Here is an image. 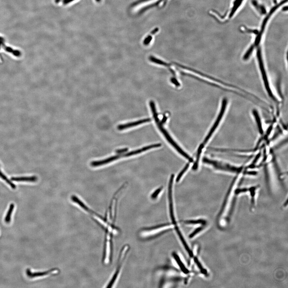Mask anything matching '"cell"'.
Listing matches in <instances>:
<instances>
[{
	"label": "cell",
	"instance_id": "1",
	"mask_svg": "<svg viewBox=\"0 0 288 288\" xmlns=\"http://www.w3.org/2000/svg\"><path fill=\"white\" fill-rule=\"evenodd\" d=\"M149 105L155 122L157 123V126H158V128H159L160 131L164 135V136L166 138V140L168 141V142L170 143L173 146L174 148L176 150V151L180 154H181L185 158L188 160L189 161H190V162H193V159H192L191 157L190 156H189L181 148H180V147L172 139L171 137L170 136V135L168 134V133L166 130V129L163 127V124H162V122L159 120V117H158V113H157V110H156V107H155V105L154 102L152 101H151L150 102Z\"/></svg>",
	"mask_w": 288,
	"mask_h": 288
},
{
	"label": "cell",
	"instance_id": "2",
	"mask_svg": "<svg viewBox=\"0 0 288 288\" xmlns=\"http://www.w3.org/2000/svg\"><path fill=\"white\" fill-rule=\"evenodd\" d=\"M71 200L72 202L77 204L79 207H81V209L84 210L85 212L88 214V215H90L91 217L93 218L94 220H95L97 223L99 224L100 225L103 227V228L105 229L107 226V223L106 220H105L103 218H102L101 216L95 212L94 211H93L91 209H89L82 202L81 200L79 198L75 195L71 196Z\"/></svg>",
	"mask_w": 288,
	"mask_h": 288
},
{
	"label": "cell",
	"instance_id": "3",
	"mask_svg": "<svg viewBox=\"0 0 288 288\" xmlns=\"http://www.w3.org/2000/svg\"><path fill=\"white\" fill-rule=\"evenodd\" d=\"M257 57L259 67H260V72H261V74H262V78L263 79V82H264V86H265V88L266 89V91L268 93L269 97L274 101H277V100L276 98L274 95L271 90V89L270 88V87L268 78H267V75H266V71H265V69H264V64H263V61H262V60L261 51H260V49H259L257 50Z\"/></svg>",
	"mask_w": 288,
	"mask_h": 288
},
{
	"label": "cell",
	"instance_id": "4",
	"mask_svg": "<svg viewBox=\"0 0 288 288\" xmlns=\"http://www.w3.org/2000/svg\"><path fill=\"white\" fill-rule=\"evenodd\" d=\"M128 246H125L124 247L122 248L121 252L120 253V257H119V260H118V266L115 272L113 277L110 281V282L107 284V288L112 287L113 285H115V283L116 282L117 279L118 278L119 273L120 270V268L122 266V264L124 261V257L126 255L128 249Z\"/></svg>",
	"mask_w": 288,
	"mask_h": 288
},
{
	"label": "cell",
	"instance_id": "5",
	"mask_svg": "<svg viewBox=\"0 0 288 288\" xmlns=\"http://www.w3.org/2000/svg\"><path fill=\"white\" fill-rule=\"evenodd\" d=\"M227 100L226 98H224L223 99V100L222 101V103L221 107V109H220V112H219V114L218 117H217V118H216V121H215V123L213 124V126H212V128L211 130H210V132H209V133L208 134V135L206 137V139H205V141H204V142L202 144L204 146V145L208 141L209 138H210V137H211V135L214 132V130L216 129V128L218 124H219V123H220V121L221 120L222 118V116H223L224 114V112H225L226 109V105H227Z\"/></svg>",
	"mask_w": 288,
	"mask_h": 288
},
{
	"label": "cell",
	"instance_id": "6",
	"mask_svg": "<svg viewBox=\"0 0 288 288\" xmlns=\"http://www.w3.org/2000/svg\"><path fill=\"white\" fill-rule=\"evenodd\" d=\"M174 178V175L172 174L170 176L169 184H168V196L170 217H171V220H172V222L175 224V218H174V214L173 201H172V188Z\"/></svg>",
	"mask_w": 288,
	"mask_h": 288
},
{
	"label": "cell",
	"instance_id": "7",
	"mask_svg": "<svg viewBox=\"0 0 288 288\" xmlns=\"http://www.w3.org/2000/svg\"><path fill=\"white\" fill-rule=\"evenodd\" d=\"M151 121V119H150V118H146V119L138 120V121H135V122H128V123H125V124H119V125H118L117 126V129L119 130H124L129 128H130L139 125V124L146 123V122H149Z\"/></svg>",
	"mask_w": 288,
	"mask_h": 288
},
{
	"label": "cell",
	"instance_id": "8",
	"mask_svg": "<svg viewBox=\"0 0 288 288\" xmlns=\"http://www.w3.org/2000/svg\"><path fill=\"white\" fill-rule=\"evenodd\" d=\"M59 270L58 269H53L50 270L49 271L43 272H34L32 273L29 269L26 270V274L28 277L33 278L39 277L44 276L50 274H57L59 273Z\"/></svg>",
	"mask_w": 288,
	"mask_h": 288
},
{
	"label": "cell",
	"instance_id": "9",
	"mask_svg": "<svg viewBox=\"0 0 288 288\" xmlns=\"http://www.w3.org/2000/svg\"><path fill=\"white\" fill-rule=\"evenodd\" d=\"M168 1V0H159V1L156 2V3H155L151 4V5H150L148 6V7L144 8L140 12V13H141H141H142L143 12H145V11H147V10L149 9H151L152 8L155 7L164 5L166 4V2Z\"/></svg>",
	"mask_w": 288,
	"mask_h": 288
},
{
	"label": "cell",
	"instance_id": "10",
	"mask_svg": "<svg viewBox=\"0 0 288 288\" xmlns=\"http://www.w3.org/2000/svg\"><path fill=\"white\" fill-rule=\"evenodd\" d=\"M37 179V177H36V176L12 177L11 178V180L14 181L34 182L36 181Z\"/></svg>",
	"mask_w": 288,
	"mask_h": 288
},
{
	"label": "cell",
	"instance_id": "11",
	"mask_svg": "<svg viewBox=\"0 0 288 288\" xmlns=\"http://www.w3.org/2000/svg\"><path fill=\"white\" fill-rule=\"evenodd\" d=\"M173 256L174 257V259L176 261L178 264L179 265V266L180 267L181 269V270L184 273L187 274L189 273V270L187 269L186 267L185 266L184 264L182 262L181 259H180L179 257L175 253H173Z\"/></svg>",
	"mask_w": 288,
	"mask_h": 288
},
{
	"label": "cell",
	"instance_id": "12",
	"mask_svg": "<svg viewBox=\"0 0 288 288\" xmlns=\"http://www.w3.org/2000/svg\"><path fill=\"white\" fill-rule=\"evenodd\" d=\"M149 59L150 61L151 62H153V63L162 65V66L168 67V68L170 67V65H171L170 64H168V63H166V62H164V61H161L160 59H157V58H155L153 56H150L149 58Z\"/></svg>",
	"mask_w": 288,
	"mask_h": 288
},
{
	"label": "cell",
	"instance_id": "13",
	"mask_svg": "<svg viewBox=\"0 0 288 288\" xmlns=\"http://www.w3.org/2000/svg\"><path fill=\"white\" fill-rule=\"evenodd\" d=\"M253 113L255 120L257 121V125L259 128V131H260V133H262L263 130H262V124H261V120H260V116H259V113H258V111L254 109L253 110Z\"/></svg>",
	"mask_w": 288,
	"mask_h": 288
},
{
	"label": "cell",
	"instance_id": "14",
	"mask_svg": "<svg viewBox=\"0 0 288 288\" xmlns=\"http://www.w3.org/2000/svg\"><path fill=\"white\" fill-rule=\"evenodd\" d=\"M14 207H15V205L13 203L10 205L9 208L5 218V221L7 223H9L11 221V216L12 213H13V210H14Z\"/></svg>",
	"mask_w": 288,
	"mask_h": 288
},
{
	"label": "cell",
	"instance_id": "15",
	"mask_svg": "<svg viewBox=\"0 0 288 288\" xmlns=\"http://www.w3.org/2000/svg\"><path fill=\"white\" fill-rule=\"evenodd\" d=\"M189 165L190 164H189V163H187V164L186 165H185V167L184 168H183V170H181V172H180L179 174H178V175L177 178H176V182H178V181H179L180 180L182 176H183V175L185 173V172L187 171V170L188 169V168H189Z\"/></svg>",
	"mask_w": 288,
	"mask_h": 288
},
{
	"label": "cell",
	"instance_id": "16",
	"mask_svg": "<svg viewBox=\"0 0 288 288\" xmlns=\"http://www.w3.org/2000/svg\"><path fill=\"white\" fill-rule=\"evenodd\" d=\"M185 223L189 224H205L206 223V221L203 219H199V220H189V221L185 222Z\"/></svg>",
	"mask_w": 288,
	"mask_h": 288
},
{
	"label": "cell",
	"instance_id": "17",
	"mask_svg": "<svg viewBox=\"0 0 288 288\" xmlns=\"http://www.w3.org/2000/svg\"><path fill=\"white\" fill-rule=\"evenodd\" d=\"M253 49H254V47L253 46H252L247 51L244 56L243 59L244 60H247L249 59L250 56H251V54H252V52L253 51Z\"/></svg>",
	"mask_w": 288,
	"mask_h": 288
},
{
	"label": "cell",
	"instance_id": "18",
	"mask_svg": "<svg viewBox=\"0 0 288 288\" xmlns=\"http://www.w3.org/2000/svg\"><path fill=\"white\" fill-rule=\"evenodd\" d=\"M195 262L196 264H197V265L198 267H199V268H200V269L201 270V271L202 272V273L204 274H207V270H206L204 269V268H203V267H202L201 265V263H200V262H199V260H198V259H197V258H195Z\"/></svg>",
	"mask_w": 288,
	"mask_h": 288
},
{
	"label": "cell",
	"instance_id": "19",
	"mask_svg": "<svg viewBox=\"0 0 288 288\" xmlns=\"http://www.w3.org/2000/svg\"><path fill=\"white\" fill-rule=\"evenodd\" d=\"M162 189H163V187H161L157 189L156 191L154 192V193H153L151 195V198L153 199H155L157 197V196H158L159 194L160 193V192L162 190Z\"/></svg>",
	"mask_w": 288,
	"mask_h": 288
},
{
	"label": "cell",
	"instance_id": "20",
	"mask_svg": "<svg viewBox=\"0 0 288 288\" xmlns=\"http://www.w3.org/2000/svg\"><path fill=\"white\" fill-rule=\"evenodd\" d=\"M148 36L145 38V39L143 41V44L147 46L151 42L152 40V37L151 35H148Z\"/></svg>",
	"mask_w": 288,
	"mask_h": 288
},
{
	"label": "cell",
	"instance_id": "21",
	"mask_svg": "<svg viewBox=\"0 0 288 288\" xmlns=\"http://www.w3.org/2000/svg\"><path fill=\"white\" fill-rule=\"evenodd\" d=\"M203 229V227H199L197 229L195 230L190 235L189 237L191 238L195 236V235H197L198 233H199Z\"/></svg>",
	"mask_w": 288,
	"mask_h": 288
},
{
	"label": "cell",
	"instance_id": "22",
	"mask_svg": "<svg viewBox=\"0 0 288 288\" xmlns=\"http://www.w3.org/2000/svg\"><path fill=\"white\" fill-rule=\"evenodd\" d=\"M170 80H171V82H172V83L174 84L175 86H176V87H179L180 86V84L178 82V81L177 79L175 78H171V79H170Z\"/></svg>",
	"mask_w": 288,
	"mask_h": 288
},
{
	"label": "cell",
	"instance_id": "23",
	"mask_svg": "<svg viewBox=\"0 0 288 288\" xmlns=\"http://www.w3.org/2000/svg\"><path fill=\"white\" fill-rule=\"evenodd\" d=\"M128 150V148H124V149H120L117 150L116 151V153H117L118 154H122L123 153H125Z\"/></svg>",
	"mask_w": 288,
	"mask_h": 288
}]
</instances>
